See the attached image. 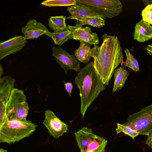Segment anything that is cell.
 Listing matches in <instances>:
<instances>
[{"label":"cell","mask_w":152,"mask_h":152,"mask_svg":"<svg viewBox=\"0 0 152 152\" xmlns=\"http://www.w3.org/2000/svg\"><path fill=\"white\" fill-rule=\"evenodd\" d=\"M101 38L103 40L102 44L91 48V56L94 59V68L101 80L108 86L115 69L123 62V55L117 36L105 33Z\"/></svg>","instance_id":"cell-1"},{"label":"cell","mask_w":152,"mask_h":152,"mask_svg":"<svg viewBox=\"0 0 152 152\" xmlns=\"http://www.w3.org/2000/svg\"><path fill=\"white\" fill-rule=\"evenodd\" d=\"M75 83L80 90V112L83 118L89 106L98 97L100 93L105 89V85L95 69L93 61L80 70L75 77Z\"/></svg>","instance_id":"cell-2"},{"label":"cell","mask_w":152,"mask_h":152,"mask_svg":"<svg viewBox=\"0 0 152 152\" xmlns=\"http://www.w3.org/2000/svg\"><path fill=\"white\" fill-rule=\"evenodd\" d=\"M37 127L35 124L29 120L8 118L0 126V142L10 144L18 142L31 135Z\"/></svg>","instance_id":"cell-3"},{"label":"cell","mask_w":152,"mask_h":152,"mask_svg":"<svg viewBox=\"0 0 152 152\" xmlns=\"http://www.w3.org/2000/svg\"><path fill=\"white\" fill-rule=\"evenodd\" d=\"M23 91L14 87L9 98L6 108V117L26 121L29 107Z\"/></svg>","instance_id":"cell-4"},{"label":"cell","mask_w":152,"mask_h":152,"mask_svg":"<svg viewBox=\"0 0 152 152\" xmlns=\"http://www.w3.org/2000/svg\"><path fill=\"white\" fill-rule=\"evenodd\" d=\"M76 4L87 8L102 17L111 18L120 14L123 5L119 0H75Z\"/></svg>","instance_id":"cell-5"},{"label":"cell","mask_w":152,"mask_h":152,"mask_svg":"<svg viewBox=\"0 0 152 152\" xmlns=\"http://www.w3.org/2000/svg\"><path fill=\"white\" fill-rule=\"evenodd\" d=\"M138 132L147 135L152 130V103L128 117L123 124Z\"/></svg>","instance_id":"cell-6"},{"label":"cell","mask_w":152,"mask_h":152,"mask_svg":"<svg viewBox=\"0 0 152 152\" xmlns=\"http://www.w3.org/2000/svg\"><path fill=\"white\" fill-rule=\"evenodd\" d=\"M15 80L9 76L0 79V126L4 123L6 117V108L11 91L14 87Z\"/></svg>","instance_id":"cell-7"},{"label":"cell","mask_w":152,"mask_h":152,"mask_svg":"<svg viewBox=\"0 0 152 152\" xmlns=\"http://www.w3.org/2000/svg\"><path fill=\"white\" fill-rule=\"evenodd\" d=\"M52 51L53 57L57 63L64 69L66 74L69 69L76 72L80 70V64L75 55H70L59 47L53 48Z\"/></svg>","instance_id":"cell-8"},{"label":"cell","mask_w":152,"mask_h":152,"mask_svg":"<svg viewBox=\"0 0 152 152\" xmlns=\"http://www.w3.org/2000/svg\"><path fill=\"white\" fill-rule=\"evenodd\" d=\"M45 118L43 124L51 135L55 138L62 136L68 130V125L62 121L50 110L45 112Z\"/></svg>","instance_id":"cell-9"},{"label":"cell","mask_w":152,"mask_h":152,"mask_svg":"<svg viewBox=\"0 0 152 152\" xmlns=\"http://www.w3.org/2000/svg\"><path fill=\"white\" fill-rule=\"evenodd\" d=\"M67 27L72 34L73 39L94 46L99 43V39L97 34L92 32L91 28L89 26L83 27L76 25L75 26L68 25Z\"/></svg>","instance_id":"cell-10"},{"label":"cell","mask_w":152,"mask_h":152,"mask_svg":"<svg viewBox=\"0 0 152 152\" xmlns=\"http://www.w3.org/2000/svg\"><path fill=\"white\" fill-rule=\"evenodd\" d=\"M27 40L23 36H15L0 44V60L22 50Z\"/></svg>","instance_id":"cell-11"},{"label":"cell","mask_w":152,"mask_h":152,"mask_svg":"<svg viewBox=\"0 0 152 152\" xmlns=\"http://www.w3.org/2000/svg\"><path fill=\"white\" fill-rule=\"evenodd\" d=\"M21 31L26 40L37 39L49 31L43 24L34 19L30 20L22 27Z\"/></svg>","instance_id":"cell-12"},{"label":"cell","mask_w":152,"mask_h":152,"mask_svg":"<svg viewBox=\"0 0 152 152\" xmlns=\"http://www.w3.org/2000/svg\"><path fill=\"white\" fill-rule=\"evenodd\" d=\"M133 35L134 39L139 42L152 39V26L142 19L136 24Z\"/></svg>","instance_id":"cell-13"},{"label":"cell","mask_w":152,"mask_h":152,"mask_svg":"<svg viewBox=\"0 0 152 152\" xmlns=\"http://www.w3.org/2000/svg\"><path fill=\"white\" fill-rule=\"evenodd\" d=\"M75 134L80 151L86 149L97 136L91 128L85 127L79 129Z\"/></svg>","instance_id":"cell-14"},{"label":"cell","mask_w":152,"mask_h":152,"mask_svg":"<svg viewBox=\"0 0 152 152\" xmlns=\"http://www.w3.org/2000/svg\"><path fill=\"white\" fill-rule=\"evenodd\" d=\"M67 10L71 14V16L66 18L67 19L77 20L86 17L100 16L87 8L76 4L67 6Z\"/></svg>","instance_id":"cell-15"},{"label":"cell","mask_w":152,"mask_h":152,"mask_svg":"<svg viewBox=\"0 0 152 152\" xmlns=\"http://www.w3.org/2000/svg\"><path fill=\"white\" fill-rule=\"evenodd\" d=\"M114 73V84L113 93L122 89L129 75V72L122 66L116 69Z\"/></svg>","instance_id":"cell-16"},{"label":"cell","mask_w":152,"mask_h":152,"mask_svg":"<svg viewBox=\"0 0 152 152\" xmlns=\"http://www.w3.org/2000/svg\"><path fill=\"white\" fill-rule=\"evenodd\" d=\"M80 42V46L75 51V56L77 59L81 62L87 64L91 57V49L90 45L84 42Z\"/></svg>","instance_id":"cell-17"},{"label":"cell","mask_w":152,"mask_h":152,"mask_svg":"<svg viewBox=\"0 0 152 152\" xmlns=\"http://www.w3.org/2000/svg\"><path fill=\"white\" fill-rule=\"evenodd\" d=\"M107 141L103 137L97 135L90 145L80 152H104Z\"/></svg>","instance_id":"cell-18"},{"label":"cell","mask_w":152,"mask_h":152,"mask_svg":"<svg viewBox=\"0 0 152 152\" xmlns=\"http://www.w3.org/2000/svg\"><path fill=\"white\" fill-rule=\"evenodd\" d=\"M50 37L55 45H61L65 42L73 39L70 32L67 28L59 33L48 32L46 34Z\"/></svg>","instance_id":"cell-19"},{"label":"cell","mask_w":152,"mask_h":152,"mask_svg":"<svg viewBox=\"0 0 152 152\" xmlns=\"http://www.w3.org/2000/svg\"><path fill=\"white\" fill-rule=\"evenodd\" d=\"M66 16L61 15L50 17L49 19L48 26L54 32L59 33L67 28Z\"/></svg>","instance_id":"cell-20"},{"label":"cell","mask_w":152,"mask_h":152,"mask_svg":"<svg viewBox=\"0 0 152 152\" xmlns=\"http://www.w3.org/2000/svg\"><path fill=\"white\" fill-rule=\"evenodd\" d=\"M106 19V18L101 16L88 17L77 20L76 25L82 26L84 25H89L100 28L105 25Z\"/></svg>","instance_id":"cell-21"},{"label":"cell","mask_w":152,"mask_h":152,"mask_svg":"<svg viewBox=\"0 0 152 152\" xmlns=\"http://www.w3.org/2000/svg\"><path fill=\"white\" fill-rule=\"evenodd\" d=\"M41 4L48 7L70 6L76 4L75 0H48L43 1Z\"/></svg>","instance_id":"cell-22"},{"label":"cell","mask_w":152,"mask_h":152,"mask_svg":"<svg viewBox=\"0 0 152 152\" xmlns=\"http://www.w3.org/2000/svg\"><path fill=\"white\" fill-rule=\"evenodd\" d=\"M124 51L126 57V61L124 63L125 65L132 69L135 72L139 71V65L137 61L128 49H125Z\"/></svg>","instance_id":"cell-23"},{"label":"cell","mask_w":152,"mask_h":152,"mask_svg":"<svg viewBox=\"0 0 152 152\" xmlns=\"http://www.w3.org/2000/svg\"><path fill=\"white\" fill-rule=\"evenodd\" d=\"M117 127L115 129L117 134L123 132L131 137L133 139L134 137L139 134L137 132L123 124L117 123Z\"/></svg>","instance_id":"cell-24"},{"label":"cell","mask_w":152,"mask_h":152,"mask_svg":"<svg viewBox=\"0 0 152 152\" xmlns=\"http://www.w3.org/2000/svg\"><path fill=\"white\" fill-rule=\"evenodd\" d=\"M142 20L152 25V4L147 5L142 12Z\"/></svg>","instance_id":"cell-25"},{"label":"cell","mask_w":152,"mask_h":152,"mask_svg":"<svg viewBox=\"0 0 152 152\" xmlns=\"http://www.w3.org/2000/svg\"><path fill=\"white\" fill-rule=\"evenodd\" d=\"M146 144L152 149V130L148 134Z\"/></svg>","instance_id":"cell-26"},{"label":"cell","mask_w":152,"mask_h":152,"mask_svg":"<svg viewBox=\"0 0 152 152\" xmlns=\"http://www.w3.org/2000/svg\"><path fill=\"white\" fill-rule=\"evenodd\" d=\"M64 85L66 90L68 92L69 96H71V93L73 88L72 83L70 82H67L64 83Z\"/></svg>","instance_id":"cell-27"},{"label":"cell","mask_w":152,"mask_h":152,"mask_svg":"<svg viewBox=\"0 0 152 152\" xmlns=\"http://www.w3.org/2000/svg\"><path fill=\"white\" fill-rule=\"evenodd\" d=\"M144 50H147L150 55H152V44H148L144 48Z\"/></svg>","instance_id":"cell-28"},{"label":"cell","mask_w":152,"mask_h":152,"mask_svg":"<svg viewBox=\"0 0 152 152\" xmlns=\"http://www.w3.org/2000/svg\"><path fill=\"white\" fill-rule=\"evenodd\" d=\"M3 73V70L2 67V66L1 64L0 66V77H1V76Z\"/></svg>","instance_id":"cell-29"},{"label":"cell","mask_w":152,"mask_h":152,"mask_svg":"<svg viewBox=\"0 0 152 152\" xmlns=\"http://www.w3.org/2000/svg\"><path fill=\"white\" fill-rule=\"evenodd\" d=\"M0 152H7V151L3 148L0 149Z\"/></svg>","instance_id":"cell-30"}]
</instances>
